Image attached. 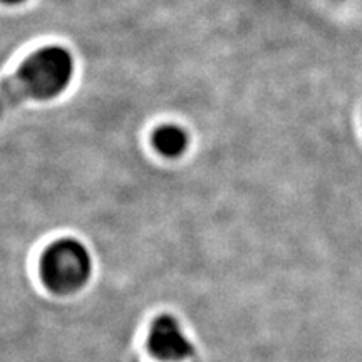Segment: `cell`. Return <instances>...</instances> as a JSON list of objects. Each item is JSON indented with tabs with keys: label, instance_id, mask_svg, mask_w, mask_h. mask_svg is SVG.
Here are the masks:
<instances>
[{
	"label": "cell",
	"instance_id": "6da1fadb",
	"mask_svg": "<svg viewBox=\"0 0 362 362\" xmlns=\"http://www.w3.org/2000/svg\"><path fill=\"white\" fill-rule=\"evenodd\" d=\"M74 74V59L59 45H49L35 51L22 62L11 78L0 84V117L8 107L22 101L52 99L69 86Z\"/></svg>",
	"mask_w": 362,
	"mask_h": 362
},
{
	"label": "cell",
	"instance_id": "7a4b0ae2",
	"mask_svg": "<svg viewBox=\"0 0 362 362\" xmlns=\"http://www.w3.org/2000/svg\"><path fill=\"white\" fill-rule=\"evenodd\" d=\"M93 270L90 255L83 243L64 238L52 243L40 262L44 284L56 293H71L88 282Z\"/></svg>",
	"mask_w": 362,
	"mask_h": 362
},
{
	"label": "cell",
	"instance_id": "3957f363",
	"mask_svg": "<svg viewBox=\"0 0 362 362\" xmlns=\"http://www.w3.org/2000/svg\"><path fill=\"white\" fill-rule=\"evenodd\" d=\"M149 351L161 361L178 362L193 354V346L181 332L178 322L165 315L153 324L149 332Z\"/></svg>",
	"mask_w": 362,
	"mask_h": 362
},
{
	"label": "cell",
	"instance_id": "277c9868",
	"mask_svg": "<svg viewBox=\"0 0 362 362\" xmlns=\"http://www.w3.org/2000/svg\"><path fill=\"white\" fill-rule=\"evenodd\" d=\"M188 143L189 138L187 131L175 124L161 126L153 134V144H155L158 153H161L166 158H176L183 155L187 151Z\"/></svg>",
	"mask_w": 362,
	"mask_h": 362
},
{
	"label": "cell",
	"instance_id": "5b68a950",
	"mask_svg": "<svg viewBox=\"0 0 362 362\" xmlns=\"http://www.w3.org/2000/svg\"><path fill=\"white\" fill-rule=\"evenodd\" d=\"M0 2H4V4H22L24 0H0Z\"/></svg>",
	"mask_w": 362,
	"mask_h": 362
}]
</instances>
